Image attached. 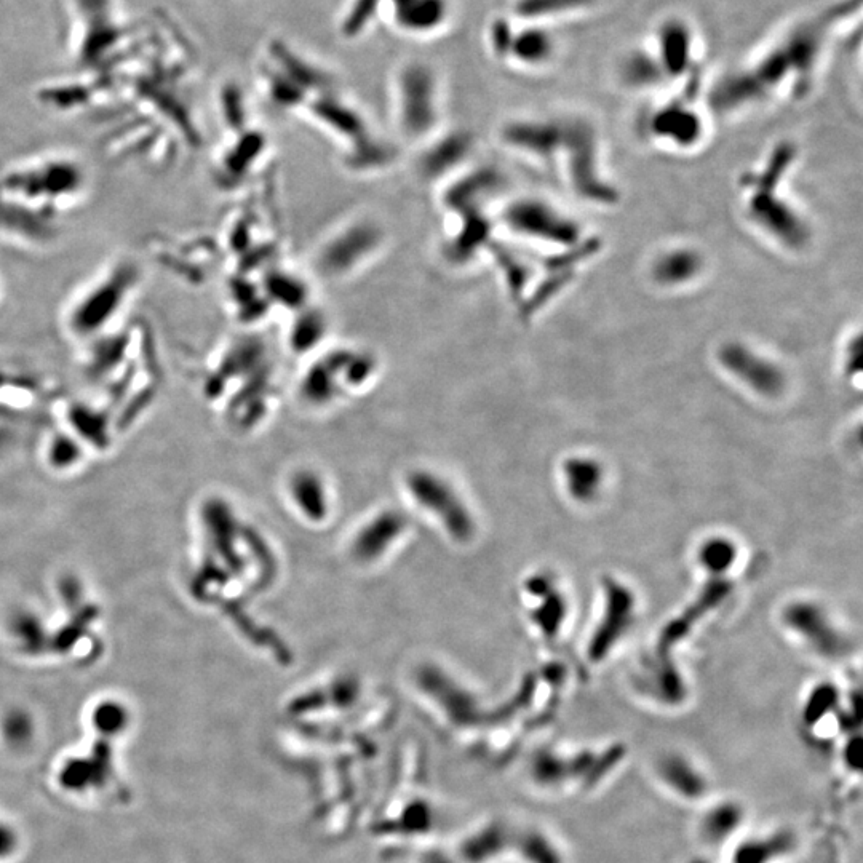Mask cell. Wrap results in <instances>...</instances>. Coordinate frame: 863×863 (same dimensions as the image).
I'll return each mask as SVG.
<instances>
[{
  "label": "cell",
  "instance_id": "obj_1",
  "mask_svg": "<svg viewBox=\"0 0 863 863\" xmlns=\"http://www.w3.org/2000/svg\"><path fill=\"white\" fill-rule=\"evenodd\" d=\"M835 13H817L785 29L745 66L724 74L708 93L710 108L736 114L782 95L800 98L811 90L824 61Z\"/></svg>",
  "mask_w": 863,
  "mask_h": 863
},
{
  "label": "cell",
  "instance_id": "obj_2",
  "mask_svg": "<svg viewBox=\"0 0 863 863\" xmlns=\"http://www.w3.org/2000/svg\"><path fill=\"white\" fill-rule=\"evenodd\" d=\"M141 269L132 259L119 258L69 296L61 328L69 341L85 346L112 333L140 290Z\"/></svg>",
  "mask_w": 863,
  "mask_h": 863
},
{
  "label": "cell",
  "instance_id": "obj_3",
  "mask_svg": "<svg viewBox=\"0 0 863 863\" xmlns=\"http://www.w3.org/2000/svg\"><path fill=\"white\" fill-rule=\"evenodd\" d=\"M796 148L782 143L772 149L766 164L744 176L745 215L772 242L788 250H803L811 240V229L803 216L779 194V186L795 162Z\"/></svg>",
  "mask_w": 863,
  "mask_h": 863
},
{
  "label": "cell",
  "instance_id": "obj_4",
  "mask_svg": "<svg viewBox=\"0 0 863 863\" xmlns=\"http://www.w3.org/2000/svg\"><path fill=\"white\" fill-rule=\"evenodd\" d=\"M85 186L82 168L63 157H45L18 165L0 179L5 203H15L16 211H29L45 218L74 207Z\"/></svg>",
  "mask_w": 863,
  "mask_h": 863
},
{
  "label": "cell",
  "instance_id": "obj_5",
  "mask_svg": "<svg viewBox=\"0 0 863 863\" xmlns=\"http://www.w3.org/2000/svg\"><path fill=\"white\" fill-rule=\"evenodd\" d=\"M486 39L496 60L512 64L523 71L549 68L557 60L560 48L552 26L507 16H499L491 21Z\"/></svg>",
  "mask_w": 863,
  "mask_h": 863
},
{
  "label": "cell",
  "instance_id": "obj_6",
  "mask_svg": "<svg viewBox=\"0 0 863 863\" xmlns=\"http://www.w3.org/2000/svg\"><path fill=\"white\" fill-rule=\"evenodd\" d=\"M395 112L405 136L416 140L434 130L440 119L442 87L429 63L408 61L395 76Z\"/></svg>",
  "mask_w": 863,
  "mask_h": 863
},
{
  "label": "cell",
  "instance_id": "obj_7",
  "mask_svg": "<svg viewBox=\"0 0 863 863\" xmlns=\"http://www.w3.org/2000/svg\"><path fill=\"white\" fill-rule=\"evenodd\" d=\"M558 156L563 157L571 189L581 199L595 205L617 202L616 187L606 181L600 167L597 133L579 117H566L565 135Z\"/></svg>",
  "mask_w": 863,
  "mask_h": 863
},
{
  "label": "cell",
  "instance_id": "obj_8",
  "mask_svg": "<svg viewBox=\"0 0 863 863\" xmlns=\"http://www.w3.org/2000/svg\"><path fill=\"white\" fill-rule=\"evenodd\" d=\"M504 223L515 234L547 243L558 250H571L585 243L582 242L581 226L542 200H518L507 208Z\"/></svg>",
  "mask_w": 863,
  "mask_h": 863
},
{
  "label": "cell",
  "instance_id": "obj_9",
  "mask_svg": "<svg viewBox=\"0 0 863 863\" xmlns=\"http://www.w3.org/2000/svg\"><path fill=\"white\" fill-rule=\"evenodd\" d=\"M649 47L667 82H683L699 71V36L683 16H669L657 24Z\"/></svg>",
  "mask_w": 863,
  "mask_h": 863
},
{
  "label": "cell",
  "instance_id": "obj_10",
  "mask_svg": "<svg viewBox=\"0 0 863 863\" xmlns=\"http://www.w3.org/2000/svg\"><path fill=\"white\" fill-rule=\"evenodd\" d=\"M648 133L672 148H694L704 136V119L696 108V100L683 92L661 104L649 116Z\"/></svg>",
  "mask_w": 863,
  "mask_h": 863
},
{
  "label": "cell",
  "instance_id": "obj_11",
  "mask_svg": "<svg viewBox=\"0 0 863 863\" xmlns=\"http://www.w3.org/2000/svg\"><path fill=\"white\" fill-rule=\"evenodd\" d=\"M718 362L740 382L758 394L776 397L785 386L784 371L777 363L744 343H726L718 350Z\"/></svg>",
  "mask_w": 863,
  "mask_h": 863
},
{
  "label": "cell",
  "instance_id": "obj_12",
  "mask_svg": "<svg viewBox=\"0 0 863 863\" xmlns=\"http://www.w3.org/2000/svg\"><path fill=\"white\" fill-rule=\"evenodd\" d=\"M395 28L410 36H432L450 20V0H382Z\"/></svg>",
  "mask_w": 863,
  "mask_h": 863
},
{
  "label": "cell",
  "instance_id": "obj_13",
  "mask_svg": "<svg viewBox=\"0 0 863 863\" xmlns=\"http://www.w3.org/2000/svg\"><path fill=\"white\" fill-rule=\"evenodd\" d=\"M654 772L669 792L683 801L704 800L710 792V780L696 761L681 753H667L654 764Z\"/></svg>",
  "mask_w": 863,
  "mask_h": 863
},
{
  "label": "cell",
  "instance_id": "obj_14",
  "mask_svg": "<svg viewBox=\"0 0 863 863\" xmlns=\"http://www.w3.org/2000/svg\"><path fill=\"white\" fill-rule=\"evenodd\" d=\"M704 259L692 248H673L654 259L651 275L659 287L678 288L702 274Z\"/></svg>",
  "mask_w": 863,
  "mask_h": 863
},
{
  "label": "cell",
  "instance_id": "obj_15",
  "mask_svg": "<svg viewBox=\"0 0 863 863\" xmlns=\"http://www.w3.org/2000/svg\"><path fill=\"white\" fill-rule=\"evenodd\" d=\"M598 4L600 0H515L512 13L515 20L553 26L592 12Z\"/></svg>",
  "mask_w": 863,
  "mask_h": 863
},
{
  "label": "cell",
  "instance_id": "obj_16",
  "mask_svg": "<svg viewBox=\"0 0 863 863\" xmlns=\"http://www.w3.org/2000/svg\"><path fill=\"white\" fill-rule=\"evenodd\" d=\"M744 819V808L736 801L724 800L712 804L700 819V840L708 846L728 843L736 838Z\"/></svg>",
  "mask_w": 863,
  "mask_h": 863
},
{
  "label": "cell",
  "instance_id": "obj_17",
  "mask_svg": "<svg viewBox=\"0 0 863 863\" xmlns=\"http://www.w3.org/2000/svg\"><path fill=\"white\" fill-rule=\"evenodd\" d=\"M619 76L622 84L632 90H653L667 82L649 44L632 48L622 56Z\"/></svg>",
  "mask_w": 863,
  "mask_h": 863
},
{
  "label": "cell",
  "instance_id": "obj_18",
  "mask_svg": "<svg viewBox=\"0 0 863 863\" xmlns=\"http://www.w3.org/2000/svg\"><path fill=\"white\" fill-rule=\"evenodd\" d=\"M792 849V836L788 833L748 836L732 852L729 863H777Z\"/></svg>",
  "mask_w": 863,
  "mask_h": 863
},
{
  "label": "cell",
  "instance_id": "obj_19",
  "mask_svg": "<svg viewBox=\"0 0 863 863\" xmlns=\"http://www.w3.org/2000/svg\"><path fill=\"white\" fill-rule=\"evenodd\" d=\"M10 630L24 653L42 654L45 649L50 648L44 624L36 614L28 611L16 613L10 622Z\"/></svg>",
  "mask_w": 863,
  "mask_h": 863
},
{
  "label": "cell",
  "instance_id": "obj_20",
  "mask_svg": "<svg viewBox=\"0 0 863 863\" xmlns=\"http://www.w3.org/2000/svg\"><path fill=\"white\" fill-rule=\"evenodd\" d=\"M382 0H350L341 21V32L347 39L363 36L371 24L378 20Z\"/></svg>",
  "mask_w": 863,
  "mask_h": 863
},
{
  "label": "cell",
  "instance_id": "obj_21",
  "mask_svg": "<svg viewBox=\"0 0 863 863\" xmlns=\"http://www.w3.org/2000/svg\"><path fill=\"white\" fill-rule=\"evenodd\" d=\"M80 458V448L71 437L66 435H58L50 446V462L56 469H66V467L76 464Z\"/></svg>",
  "mask_w": 863,
  "mask_h": 863
},
{
  "label": "cell",
  "instance_id": "obj_22",
  "mask_svg": "<svg viewBox=\"0 0 863 863\" xmlns=\"http://www.w3.org/2000/svg\"><path fill=\"white\" fill-rule=\"evenodd\" d=\"M96 726L106 732L119 731L124 729L127 723V712L122 705L116 702H106L96 708L95 716H93Z\"/></svg>",
  "mask_w": 863,
  "mask_h": 863
},
{
  "label": "cell",
  "instance_id": "obj_23",
  "mask_svg": "<svg viewBox=\"0 0 863 863\" xmlns=\"http://www.w3.org/2000/svg\"><path fill=\"white\" fill-rule=\"evenodd\" d=\"M72 422L82 434L92 438L93 443H100L104 435V422L100 414L93 413L85 406H80V408L72 410Z\"/></svg>",
  "mask_w": 863,
  "mask_h": 863
},
{
  "label": "cell",
  "instance_id": "obj_24",
  "mask_svg": "<svg viewBox=\"0 0 863 863\" xmlns=\"http://www.w3.org/2000/svg\"><path fill=\"white\" fill-rule=\"evenodd\" d=\"M60 593L66 605L76 609L82 608L80 606V601H82V585H80L79 579L72 576L61 579Z\"/></svg>",
  "mask_w": 863,
  "mask_h": 863
}]
</instances>
